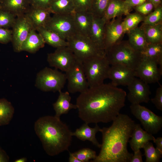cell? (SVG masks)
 Masks as SVG:
<instances>
[{"instance_id": "6da1fadb", "label": "cell", "mask_w": 162, "mask_h": 162, "mask_svg": "<svg viewBox=\"0 0 162 162\" xmlns=\"http://www.w3.org/2000/svg\"><path fill=\"white\" fill-rule=\"evenodd\" d=\"M126 96L111 83L89 87L76 99L79 117L88 124L112 122L125 106Z\"/></svg>"}, {"instance_id": "7a4b0ae2", "label": "cell", "mask_w": 162, "mask_h": 162, "mask_svg": "<svg viewBox=\"0 0 162 162\" xmlns=\"http://www.w3.org/2000/svg\"><path fill=\"white\" fill-rule=\"evenodd\" d=\"M109 127L101 128L100 152L92 162H130L133 154L128 150V143L135 125L128 115L120 113Z\"/></svg>"}, {"instance_id": "3957f363", "label": "cell", "mask_w": 162, "mask_h": 162, "mask_svg": "<svg viewBox=\"0 0 162 162\" xmlns=\"http://www.w3.org/2000/svg\"><path fill=\"white\" fill-rule=\"evenodd\" d=\"M34 128L49 155L55 156L68 150L72 140V132L60 117L55 116L41 117L35 122Z\"/></svg>"}, {"instance_id": "277c9868", "label": "cell", "mask_w": 162, "mask_h": 162, "mask_svg": "<svg viewBox=\"0 0 162 162\" xmlns=\"http://www.w3.org/2000/svg\"><path fill=\"white\" fill-rule=\"evenodd\" d=\"M110 65L118 64L135 70L142 58L139 52L134 49L128 40H122L105 50Z\"/></svg>"}, {"instance_id": "5b68a950", "label": "cell", "mask_w": 162, "mask_h": 162, "mask_svg": "<svg viewBox=\"0 0 162 162\" xmlns=\"http://www.w3.org/2000/svg\"><path fill=\"white\" fill-rule=\"evenodd\" d=\"M68 46L77 60L83 63L91 58L105 55L90 38L76 34L68 39Z\"/></svg>"}, {"instance_id": "8992f818", "label": "cell", "mask_w": 162, "mask_h": 162, "mask_svg": "<svg viewBox=\"0 0 162 162\" xmlns=\"http://www.w3.org/2000/svg\"><path fill=\"white\" fill-rule=\"evenodd\" d=\"M82 64L89 87L103 84L108 78L110 65L105 55L90 59Z\"/></svg>"}, {"instance_id": "52a82bcc", "label": "cell", "mask_w": 162, "mask_h": 162, "mask_svg": "<svg viewBox=\"0 0 162 162\" xmlns=\"http://www.w3.org/2000/svg\"><path fill=\"white\" fill-rule=\"evenodd\" d=\"M66 80L65 74L56 68L45 67L37 74L35 85L43 91L59 92L63 88Z\"/></svg>"}, {"instance_id": "ba28073f", "label": "cell", "mask_w": 162, "mask_h": 162, "mask_svg": "<svg viewBox=\"0 0 162 162\" xmlns=\"http://www.w3.org/2000/svg\"><path fill=\"white\" fill-rule=\"evenodd\" d=\"M132 114L140 122L145 130L152 135L157 134L162 127V117L138 104H131Z\"/></svg>"}, {"instance_id": "9c48e42d", "label": "cell", "mask_w": 162, "mask_h": 162, "mask_svg": "<svg viewBox=\"0 0 162 162\" xmlns=\"http://www.w3.org/2000/svg\"><path fill=\"white\" fill-rule=\"evenodd\" d=\"M73 14H54L45 27L56 33L67 41L76 34Z\"/></svg>"}, {"instance_id": "30bf717a", "label": "cell", "mask_w": 162, "mask_h": 162, "mask_svg": "<svg viewBox=\"0 0 162 162\" xmlns=\"http://www.w3.org/2000/svg\"><path fill=\"white\" fill-rule=\"evenodd\" d=\"M65 74L68 81L67 88L69 93H81L89 88L82 63L76 60Z\"/></svg>"}, {"instance_id": "8fae6325", "label": "cell", "mask_w": 162, "mask_h": 162, "mask_svg": "<svg viewBox=\"0 0 162 162\" xmlns=\"http://www.w3.org/2000/svg\"><path fill=\"white\" fill-rule=\"evenodd\" d=\"M12 28L11 42L14 50L16 52H20L23 43L31 30L34 28L26 14L16 16Z\"/></svg>"}, {"instance_id": "7c38bea8", "label": "cell", "mask_w": 162, "mask_h": 162, "mask_svg": "<svg viewBox=\"0 0 162 162\" xmlns=\"http://www.w3.org/2000/svg\"><path fill=\"white\" fill-rule=\"evenodd\" d=\"M158 65V62L155 59L142 57L135 70V77L148 84L158 82L162 74V71Z\"/></svg>"}, {"instance_id": "4fadbf2b", "label": "cell", "mask_w": 162, "mask_h": 162, "mask_svg": "<svg viewBox=\"0 0 162 162\" xmlns=\"http://www.w3.org/2000/svg\"><path fill=\"white\" fill-rule=\"evenodd\" d=\"M47 59L50 66L65 72L71 68L76 60L68 46L57 48L54 52L48 53Z\"/></svg>"}, {"instance_id": "5bb4252c", "label": "cell", "mask_w": 162, "mask_h": 162, "mask_svg": "<svg viewBox=\"0 0 162 162\" xmlns=\"http://www.w3.org/2000/svg\"><path fill=\"white\" fill-rule=\"evenodd\" d=\"M128 100L131 104L148 103L150 100L151 92L148 84L140 79L134 77L127 85Z\"/></svg>"}, {"instance_id": "9a60e30c", "label": "cell", "mask_w": 162, "mask_h": 162, "mask_svg": "<svg viewBox=\"0 0 162 162\" xmlns=\"http://www.w3.org/2000/svg\"><path fill=\"white\" fill-rule=\"evenodd\" d=\"M122 16L113 18L106 23L105 26L104 50L122 40L124 34Z\"/></svg>"}, {"instance_id": "2e32d148", "label": "cell", "mask_w": 162, "mask_h": 162, "mask_svg": "<svg viewBox=\"0 0 162 162\" xmlns=\"http://www.w3.org/2000/svg\"><path fill=\"white\" fill-rule=\"evenodd\" d=\"M135 77V70L118 64L111 65L108 75V78L111 80V83L116 86H127Z\"/></svg>"}, {"instance_id": "e0dca14e", "label": "cell", "mask_w": 162, "mask_h": 162, "mask_svg": "<svg viewBox=\"0 0 162 162\" xmlns=\"http://www.w3.org/2000/svg\"><path fill=\"white\" fill-rule=\"evenodd\" d=\"M76 34L89 38L93 16L89 11L73 13Z\"/></svg>"}, {"instance_id": "ac0fdd59", "label": "cell", "mask_w": 162, "mask_h": 162, "mask_svg": "<svg viewBox=\"0 0 162 162\" xmlns=\"http://www.w3.org/2000/svg\"><path fill=\"white\" fill-rule=\"evenodd\" d=\"M52 14L49 9L35 7L31 5L26 14L36 30L41 27H45L50 19Z\"/></svg>"}, {"instance_id": "d6986e66", "label": "cell", "mask_w": 162, "mask_h": 162, "mask_svg": "<svg viewBox=\"0 0 162 162\" xmlns=\"http://www.w3.org/2000/svg\"><path fill=\"white\" fill-rule=\"evenodd\" d=\"M130 138L129 142L134 152L142 148L146 142L155 139L153 135L143 130L140 124L136 123Z\"/></svg>"}, {"instance_id": "ffe728a7", "label": "cell", "mask_w": 162, "mask_h": 162, "mask_svg": "<svg viewBox=\"0 0 162 162\" xmlns=\"http://www.w3.org/2000/svg\"><path fill=\"white\" fill-rule=\"evenodd\" d=\"M101 129L97 124H96L94 128H92L89 126L88 124L85 123L80 128L72 132V135L82 141H88L96 147L100 148L101 144L97 140L96 135L98 132H100Z\"/></svg>"}, {"instance_id": "44dd1931", "label": "cell", "mask_w": 162, "mask_h": 162, "mask_svg": "<svg viewBox=\"0 0 162 162\" xmlns=\"http://www.w3.org/2000/svg\"><path fill=\"white\" fill-rule=\"evenodd\" d=\"M106 23L102 18L93 16L89 36L92 41L100 48L104 50Z\"/></svg>"}, {"instance_id": "7402d4cb", "label": "cell", "mask_w": 162, "mask_h": 162, "mask_svg": "<svg viewBox=\"0 0 162 162\" xmlns=\"http://www.w3.org/2000/svg\"><path fill=\"white\" fill-rule=\"evenodd\" d=\"M31 6L28 0H1L0 2V8L16 16L26 14Z\"/></svg>"}, {"instance_id": "603a6c76", "label": "cell", "mask_w": 162, "mask_h": 162, "mask_svg": "<svg viewBox=\"0 0 162 162\" xmlns=\"http://www.w3.org/2000/svg\"><path fill=\"white\" fill-rule=\"evenodd\" d=\"M59 92L58 98L53 106L56 112L55 116L60 117L62 115L68 113L71 110L77 108L76 104L70 102L71 97L68 91L63 92L61 91Z\"/></svg>"}, {"instance_id": "cb8c5ba5", "label": "cell", "mask_w": 162, "mask_h": 162, "mask_svg": "<svg viewBox=\"0 0 162 162\" xmlns=\"http://www.w3.org/2000/svg\"><path fill=\"white\" fill-rule=\"evenodd\" d=\"M45 44L41 35L34 29H33L21 47V51H25L34 53L43 47Z\"/></svg>"}, {"instance_id": "d4e9b609", "label": "cell", "mask_w": 162, "mask_h": 162, "mask_svg": "<svg viewBox=\"0 0 162 162\" xmlns=\"http://www.w3.org/2000/svg\"><path fill=\"white\" fill-rule=\"evenodd\" d=\"M128 37V42L135 50L141 52L147 46L143 31L140 27H137L127 33Z\"/></svg>"}, {"instance_id": "484cf974", "label": "cell", "mask_w": 162, "mask_h": 162, "mask_svg": "<svg viewBox=\"0 0 162 162\" xmlns=\"http://www.w3.org/2000/svg\"><path fill=\"white\" fill-rule=\"evenodd\" d=\"M36 30L41 35L45 43L56 48L68 46L67 41L58 34L45 27H41Z\"/></svg>"}, {"instance_id": "4316f807", "label": "cell", "mask_w": 162, "mask_h": 162, "mask_svg": "<svg viewBox=\"0 0 162 162\" xmlns=\"http://www.w3.org/2000/svg\"><path fill=\"white\" fill-rule=\"evenodd\" d=\"M123 15H125L124 0H111L102 18L106 22Z\"/></svg>"}, {"instance_id": "83f0119b", "label": "cell", "mask_w": 162, "mask_h": 162, "mask_svg": "<svg viewBox=\"0 0 162 162\" xmlns=\"http://www.w3.org/2000/svg\"><path fill=\"white\" fill-rule=\"evenodd\" d=\"M140 27L148 44L162 43V23L152 25L142 24Z\"/></svg>"}, {"instance_id": "f1b7e54d", "label": "cell", "mask_w": 162, "mask_h": 162, "mask_svg": "<svg viewBox=\"0 0 162 162\" xmlns=\"http://www.w3.org/2000/svg\"><path fill=\"white\" fill-rule=\"evenodd\" d=\"M53 14H71L74 11L73 0H52L49 8Z\"/></svg>"}, {"instance_id": "f546056e", "label": "cell", "mask_w": 162, "mask_h": 162, "mask_svg": "<svg viewBox=\"0 0 162 162\" xmlns=\"http://www.w3.org/2000/svg\"><path fill=\"white\" fill-rule=\"evenodd\" d=\"M142 57H146L156 60L162 71V43L148 44L141 52Z\"/></svg>"}, {"instance_id": "4dcf8cb0", "label": "cell", "mask_w": 162, "mask_h": 162, "mask_svg": "<svg viewBox=\"0 0 162 162\" xmlns=\"http://www.w3.org/2000/svg\"><path fill=\"white\" fill-rule=\"evenodd\" d=\"M14 112V108L10 102L4 98L0 99V126L9 124Z\"/></svg>"}, {"instance_id": "1f68e13d", "label": "cell", "mask_w": 162, "mask_h": 162, "mask_svg": "<svg viewBox=\"0 0 162 162\" xmlns=\"http://www.w3.org/2000/svg\"><path fill=\"white\" fill-rule=\"evenodd\" d=\"M126 16L122 21V26L124 34L138 27L139 23L142 22L145 16L137 12L129 13Z\"/></svg>"}, {"instance_id": "d6a6232c", "label": "cell", "mask_w": 162, "mask_h": 162, "mask_svg": "<svg viewBox=\"0 0 162 162\" xmlns=\"http://www.w3.org/2000/svg\"><path fill=\"white\" fill-rule=\"evenodd\" d=\"M146 162H158L162 158V152L155 148L152 143L148 141L143 146Z\"/></svg>"}, {"instance_id": "836d02e7", "label": "cell", "mask_w": 162, "mask_h": 162, "mask_svg": "<svg viewBox=\"0 0 162 162\" xmlns=\"http://www.w3.org/2000/svg\"><path fill=\"white\" fill-rule=\"evenodd\" d=\"M111 0H93L89 10L94 17L102 18Z\"/></svg>"}, {"instance_id": "e575fe53", "label": "cell", "mask_w": 162, "mask_h": 162, "mask_svg": "<svg viewBox=\"0 0 162 162\" xmlns=\"http://www.w3.org/2000/svg\"><path fill=\"white\" fill-rule=\"evenodd\" d=\"M162 23V6H160L145 16L142 25H154Z\"/></svg>"}, {"instance_id": "d590c367", "label": "cell", "mask_w": 162, "mask_h": 162, "mask_svg": "<svg viewBox=\"0 0 162 162\" xmlns=\"http://www.w3.org/2000/svg\"><path fill=\"white\" fill-rule=\"evenodd\" d=\"M16 17L12 13L0 8V27L9 29L12 28Z\"/></svg>"}, {"instance_id": "8d00e7d4", "label": "cell", "mask_w": 162, "mask_h": 162, "mask_svg": "<svg viewBox=\"0 0 162 162\" xmlns=\"http://www.w3.org/2000/svg\"><path fill=\"white\" fill-rule=\"evenodd\" d=\"M81 162H87L97 157L95 151L88 148H85L73 153Z\"/></svg>"}, {"instance_id": "74e56055", "label": "cell", "mask_w": 162, "mask_h": 162, "mask_svg": "<svg viewBox=\"0 0 162 162\" xmlns=\"http://www.w3.org/2000/svg\"><path fill=\"white\" fill-rule=\"evenodd\" d=\"M93 0H73L75 12L89 11Z\"/></svg>"}, {"instance_id": "f35d334b", "label": "cell", "mask_w": 162, "mask_h": 162, "mask_svg": "<svg viewBox=\"0 0 162 162\" xmlns=\"http://www.w3.org/2000/svg\"><path fill=\"white\" fill-rule=\"evenodd\" d=\"M136 12L146 16L151 13L154 9L153 5L147 1L134 8Z\"/></svg>"}, {"instance_id": "ab89813d", "label": "cell", "mask_w": 162, "mask_h": 162, "mask_svg": "<svg viewBox=\"0 0 162 162\" xmlns=\"http://www.w3.org/2000/svg\"><path fill=\"white\" fill-rule=\"evenodd\" d=\"M12 31L9 28L0 27V43L7 44L11 41Z\"/></svg>"}, {"instance_id": "60d3db41", "label": "cell", "mask_w": 162, "mask_h": 162, "mask_svg": "<svg viewBox=\"0 0 162 162\" xmlns=\"http://www.w3.org/2000/svg\"><path fill=\"white\" fill-rule=\"evenodd\" d=\"M151 102L158 110L162 111V86L157 88L155 97L151 99Z\"/></svg>"}, {"instance_id": "b9f144b4", "label": "cell", "mask_w": 162, "mask_h": 162, "mask_svg": "<svg viewBox=\"0 0 162 162\" xmlns=\"http://www.w3.org/2000/svg\"><path fill=\"white\" fill-rule=\"evenodd\" d=\"M146 0H124L125 15L130 13L133 8L138 5Z\"/></svg>"}, {"instance_id": "7bdbcfd3", "label": "cell", "mask_w": 162, "mask_h": 162, "mask_svg": "<svg viewBox=\"0 0 162 162\" xmlns=\"http://www.w3.org/2000/svg\"><path fill=\"white\" fill-rule=\"evenodd\" d=\"M52 0H33L31 5L49 9Z\"/></svg>"}, {"instance_id": "ee69618b", "label": "cell", "mask_w": 162, "mask_h": 162, "mask_svg": "<svg viewBox=\"0 0 162 162\" xmlns=\"http://www.w3.org/2000/svg\"><path fill=\"white\" fill-rule=\"evenodd\" d=\"M142 153L140 149L134 152L130 162H142Z\"/></svg>"}, {"instance_id": "f6af8a7d", "label": "cell", "mask_w": 162, "mask_h": 162, "mask_svg": "<svg viewBox=\"0 0 162 162\" xmlns=\"http://www.w3.org/2000/svg\"><path fill=\"white\" fill-rule=\"evenodd\" d=\"M9 158L6 152L0 147V162H8Z\"/></svg>"}, {"instance_id": "bcb514c9", "label": "cell", "mask_w": 162, "mask_h": 162, "mask_svg": "<svg viewBox=\"0 0 162 162\" xmlns=\"http://www.w3.org/2000/svg\"><path fill=\"white\" fill-rule=\"evenodd\" d=\"M153 142L156 145V148L162 152V137H159L155 138Z\"/></svg>"}, {"instance_id": "7dc6e473", "label": "cell", "mask_w": 162, "mask_h": 162, "mask_svg": "<svg viewBox=\"0 0 162 162\" xmlns=\"http://www.w3.org/2000/svg\"><path fill=\"white\" fill-rule=\"evenodd\" d=\"M146 1L150 2L153 5L154 9L162 5L161 0H146Z\"/></svg>"}, {"instance_id": "c3c4849f", "label": "cell", "mask_w": 162, "mask_h": 162, "mask_svg": "<svg viewBox=\"0 0 162 162\" xmlns=\"http://www.w3.org/2000/svg\"><path fill=\"white\" fill-rule=\"evenodd\" d=\"M68 161L69 162H81L74 154L73 153L69 152Z\"/></svg>"}, {"instance_id": "681fc988", "label": "cell", "mask_w": 162, "mask_h": 162, "mask_svg": "<svg viewBox=\"0 0 162 162\" xmlns=\"http://www.w3.org/2000/svg\"><path fill=\"white\" fill-rule=\"evenodd\" d=\"M27 161V158L25 157L20 158L15 160L14 162H26Z\"/></svg>"}, {"instance_id": "f907efd6", "label": "cell", "mask_w": 162, "mask_h": 162, "mask_svg": "<svg viewBox=\"0 0 162 162\" xmlns=\"http://www.w3.org/2000/svg\"><path fill=\"white\" fill-rule=\"evenodd\" d=\"M28 1L30 3V4L31 5L33 0H28Z\"/></svg>"}, {"instance_id": "816d5d0a", "label": "cell", "mask_w": 162, "mask_h": 162, "mask_svg": "<svg viewBox=\"0 0 162 162\" xmlns=\"http://www.w3.org/2000/svg\"><path fill=\"white\" fill-rule=\"evenodd\" d=\"M1 1V0H0V2Z\"/></svg>"}]
</instances>
